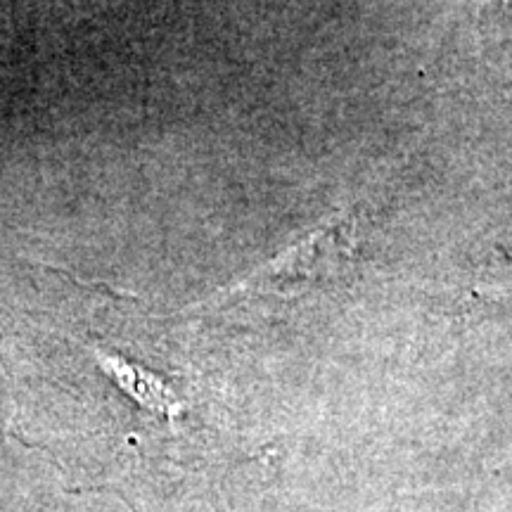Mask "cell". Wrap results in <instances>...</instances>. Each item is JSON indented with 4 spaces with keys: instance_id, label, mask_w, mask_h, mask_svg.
Here are the masks:
<instances>
[{
    "instance_id": "6da1fadb",
    "label": "cell",
    "mask_w": 512,
    "mask_h": 512,
    "mask_svg": "<svg viewBox=\"0 0 512 512\" xmlns=\"http://www.w3.org/2000/svg\"><path fill=\"white\" fill-rule=\"evenodd\" d=\"M356 261L354 223L344 216H335L325 226H318L302 242L292 245L285 254L271 261L259 278L266 283H287V280H311L320 275H335L344 266Z\"/></svg>"
},
{
    "instance_id": "7a4b0ae2",
    "label": "cell",
    "mask_w": 512,
    "mask_h": 512,
    "mask_svg": "<svg viewBox=\"0 0 512 512\" xmlns=\"http://www.w3.org/2000/svg\"><path fill=\"white\" fill-rule=\"evenodd\" d=\"M479 27L512 31V0H460Z\"/></svg>"
}]
</instances>
